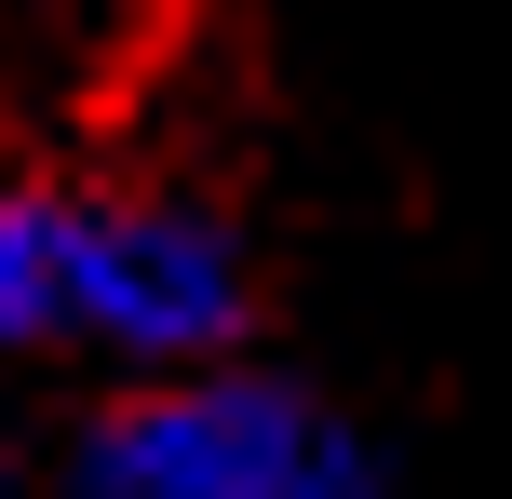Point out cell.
I'll use <instances>...</instances> for the list:
<instances>
[{
  "label": "cell",
  "instance_id": "cell-2",
  "mask_svg": "<svg viewBox=\"0 0 512 499\" xmlns=\"http://www.w3.org/2000/svg\"><path fill=\"white\" fill-rule=\"evenodd\" d=\"M68 499H391V459L310 378L203 351L108 378L68 432Z\"/></svg>",
  "mask_w": 512,
  "mask_h": 499
},
{
  "label": "cell",
  "instance_id": "cell-3",
  "mask_svg": "<svg viewBox=\"0 0 512 499\" xmlns=\"http://www.w3.org/2000/svg\"><path fill=\"white\" fill-rule=\"evenodd\" d=\"M0 486H14V432H0Z\"/></svg>",
  "mask_w": 512,
  "mask_h": 499
},
{
  "label": "cell",
  "instance_id": "cell-1",
  "mask_svg": "<svg viewBox=\"0 0 512 499\" xmlns=\"http://www.w3.org/2000/svg\"><path fill=\"white\" fill-rule=\"evenodd\" d=\"M243 351V230L149 176H0V365H203Z\"/></svg>",
  "mask_w": 512,
  "mask_h": 499
}]
</instances>
